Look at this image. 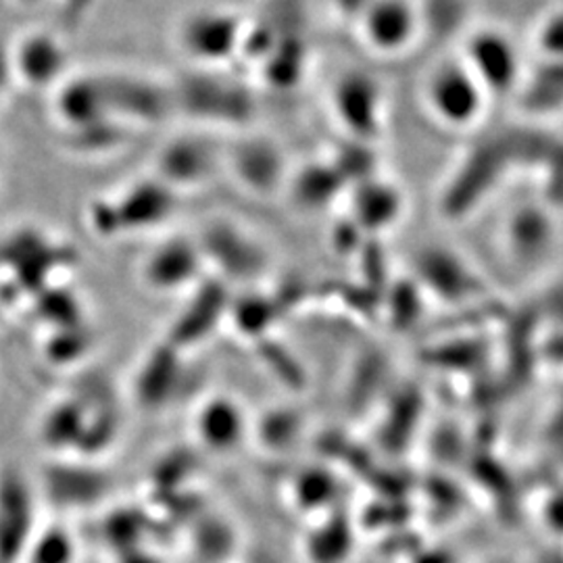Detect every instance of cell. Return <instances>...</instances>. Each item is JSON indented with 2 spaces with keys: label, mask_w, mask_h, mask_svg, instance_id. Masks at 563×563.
Segmentation results:
<instances>
[{
  "label": "cell",
  "mask_w": 563,
  "mask_h": 563,
  "mask_svg": "<svg viewBox=\"0 0 563 563\" xmlns=\"http://www.w3.org/2000/svg\"><path fill=\"white\" fill-rule=\"evenodd\" d=\"M246 21L228 9L190 11L176 27L181 53L199 69H218L241 55Z\"/></svg>",
  "instance_id": "3"
},
{
  "label": "cell",
  "mask_w": 563,
  "mask_h": 563,
  "mask_svg": "<svg viewBox=\"0 0 563 563\" xmlns=\"http://www.w3.org/2000/svg\"><path fill=\"white\" fill-rule=\"evenodd\" d=\"M223 165L242 188L255 195L274 190L284 174L280 151L257 136L242 139L234 146L223 148Z\"/></svg>",
  "instance_id": "14"
},
{
  "label": "cell",
  "mask_w": 563,
  "mask_h": 563,
  "mask_svg": "<svg viewBox=\"0 0 563 563\" xmlns=\"http://www.w3.org/2000/svg\"><path fill=\"white\" fill-rule=\"evenodd\" d=\"M223 165V148L209 139V132L197 128L181 132L165 142L157 155L155 178L180 195L181 190L199 188L211 180Z\"/></svg>",
  "instance_id": "6"
},
{
  "label": "cell",
  "mask_w": 563,
  "mask_h": 563,
  "mask_svg": "<svg viewBox=\"0 0 563 563\" xmlns=\"http://www.w3.org/2000/svg\"><path fill=\"white\" fill-rule=\"evenodd\" d=\"M195 437L213 453H232L246 437L241 405L230 397H209L195 413Z\"/></svg>",
  "instance_id": "16"
},
{
  "label": "cell",
  "mask_w": 563,
  "mask_h": 563,
  "mask_svg": "<svg viewBox=\"0 0 563 563\" xmlns=\"http://www.w3.org/2000/svg\"><path fill=\"white\" fill-rule=\"evenodd\" d=\"M18 4H25V7H34V4H38L41 0H15Z\"/></svg>",
  "instance_id": "22"
},
{
  "label": "cell",
  "mask_w": 563,
  "mask_h": 563,
  "mask_svg": "<svg viewBox=\"0 0 563 563\" xmlns=\"http://www.w3.org/2000/svg\"><path fill=\"white\" fill-rule=\"evenodd\" d=\"M101 81L109 118L130 130L136 125H155L176 115L169 84L141 74H104Z\"/></svg>",
  "instance_id": "5"
},
{
  "label": "cell",
  "mask_w": 563,
  "mask_h": 563,
  "mask_svg": "<svg viewBox=\"0 0 563 563\" xmlns=\"http://www.w3.org/2000/svg\"><path fill=\"white\" fill-rule=\"evenodd\" d=\"M205 265L222 272V278H251L263 265V251L236 223L211 222L197 239Z\"/></svg>",
  "instance_id": "12"
},
{
  "label": "cell",
  "mask_w": 563,
  "mask_h": 563,
  "mask_svg": "<svg viewBox=\"0 0 563 563\" xmlns=\"http://www.w3.org/2000/svg\"><path fill=\"white\" fill-rule=\"evenodd\" d=\"M334 107L346 128H353L357 132L372 130L374 123H378L380 90L362 74H353L351 78H341L339 81L334 92Z\"/></svg>",
  "instance_id": "19"
},
{
  "label": "cell",
  "mask_w": 563,
  "mask_h": 563,
  "mask_svg": "<svg viewBox=\"0 0 563 563\" xmlns=\"http://www.w3.org/2000/svg\"><path fill=\"white\" fill-rule=\"evenodd\" d=\"M174 109L195 121L197 128L209 130L220 125H241L253 113L251 95L216 69H197L169 84Z\"/></svg>",
  "instance_id": "2"
},
{
  "label": "cell",
  "mask_w": 563,
  "mask_h": 563,
  "mask_svg": "<svg viewBox=\"0 0 563 563\" xmlns=\"http://www.w3.org/2000/svg\"><path fill=\"white\" fill-rule=\"evenodd\" d=\"M11 80L27 90H55L67 78L69 53L55 32L30 30L7 46Z\"/></svg>",
  "instance_id": "7"
},
{
  "label": "cell",
  "mask_w": 563,
  "mask_h": 563,
  "mask_svg": "<svg viewBox=\"0 0 563 563\" xmlns=\"http://www.w3.org/2000/svg\"><path fill=\"white\" fill-rule=\"evenodd\" d=\"M207 269L197 239L167 236L142 260L141 278L157 295L190 292Z\"/></svg>",
  "instance_id": "11"
},
{
  "label": "cell",
  "mask_w": 563,
  "mask_h": 563,
  "mask_svg": "<svg viewBox=\"0 0 563 563\" xmlns=\"http://www.w3.org/2000/svg\"><path fill=\"white\" fill-rule=\"evenodd\" d=\"M109 220L101 234H118L130 230H148L165 222L178 207V192L159 178L134 181L121 190L115 201L97 202Z\"/></svg>",
  "instance_id": "10"
},
{
  "label": "cell",
  "mask_w": 563,
  "mask_h": 563,
  "mask_svg": "<svg viewBox=\"0 0 563 563\" xmlns=\"http://www.w3.org/2000/svg\"><path fill=\"white\" fill-rule=\"evenodd\" d=\"M38 522V490L20 470H0V563H21Z\"/></svg>",
  "instance_id": "9"
},
{
  "label": "cell",
  "mask_w": 563,
  "mask_h": 563,
  "mask_svg": "<svg viewBox=\"0 0 563 563\" xmlns=\"http://www.w3.org/2000/svg\"><path fill=\"white\" fill-rule=\"evenodd\" d=\"M225 311H228V302L223 301L218 282H211V284L199 282L188 292V305L174 322V330L165 342H169L178 351L199 344L201 339L216 330Z\"/></svg>",
  "instance_id": "15"
},
{
  "label": "cell",
  "mask_w": 563,
  "mask_h": 563,
  "mask_svg": "<svg viewBox=\"0 0 563 563\" xmlns=\"http://www.w3.org/2000/svg\"><path fill=\"white\" fill-rule=\"evenodd\" d=\"M46 497L60 507H90L109 493V478L92 460H60L44 478Z\"/></svg>",
  "instance_id": "13"
},
{
  "label": "cell",
  "mask_w": 563,
  "mask_h": 563,
  "mask_svg": "<svg viewBox=\"0 0 563 563\" xmlns=\"http://www.w3.org/2000/svg\"><path fill=\"white\" fill-rule=\"evenodd\" d=\"M78 541L65 523H41L25 547L21 563H76Z\"/></svg>",
  "instance_id": "20"
},
{
  "label": "cell",
  "mask_w": 563,
  "mask_h": 563,
  "mask_svg": "<svg viewBox=\"0 0 563 563\" xmlns=\"http://www.w3.org/2000/svg\"><path fill=\"white\" fill-rule=\"evenodd\" d=\"M180 378V351L163 342L141 363L134 380V397L146 409L163 407L178 395Z\"/></svg>",
  "instance_id": "17"
},
{
  "label": "cell",
  "mask_w": 563,
  "mask_h": 563,
  "mask_svg": "<svg viewBox=\"0 0 563 563\" xmlns=\"http://www.w3.org/2000/svg\"><path fill=\"white\" fill-rule=\"evenodd\" d=\"M120 563H162V560L155 558L153 553L139 551L136 547H132V549L125 551V555H123V560H120Z\"/></svg>",
  "instance_id": "21"
},
{
  "label": "cell",
  "mask_w": 563,
  "mask_h": 563,
  "mask_svg": "<svg viewBox=\"0 0 563 563\" xmlns=\"http://www.w3.org/2000/svg\"><path fill=\"white\" fill-rule=\"evenodd\" d=\"M460 57L481 80L490 99L511 95L526 74L518 46L497 27L476 30L465 42Z\"/></svg>",
  "instance_id": "8"
},
{
  "label": "cell",
  "mask_w": 563,
  "mask_h": 563,
  "mask_svg": "<svg viewBox=\"0 0 563 563\" xmlns=\"http://www.w3.org/2000/svg\"><path fill=\"white\" fill-rule=\"evenodd\" d=\"M490 101V95L460 55L439 60L423 78V109L446 130L478 125Z\"/></svg>",
  "instance_id": "1"
},
{
  "label": "cell",
  "mask_w": 563,
  "mask_h": 563,
  "mask_svg": "<svg viewBox=\"0 0 563 563\" xmlns=\"http://www.w3.org/2000/svg\"><path fill=\"white\" fill-rule=\"evenodd\" d=\"M363 46L383 59L401 57L422 34V11L416 0H367L355 18Z\"/></svg>",
  "instance_id": "4"
},
{
  "label": "cell",
  "mask_w": 563,
  "mask_h": 563,
  "mask_svg": "<svg viewBox=\"0 0 563 563\" xmlns=\"http://www.w3.org/2000/svg\"><path fill=\"white\" fill-rule=\"evenodd\" d=\"M86 405L74 399H60L42 416L41 439L53 453H80L88 430Z\"/></svg>",
  "instance_id": "18"
}]
</instances>
